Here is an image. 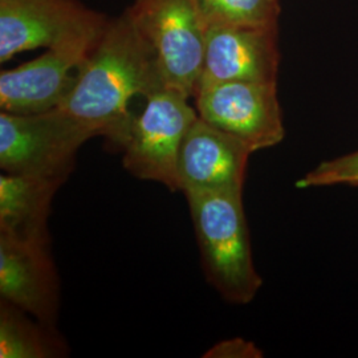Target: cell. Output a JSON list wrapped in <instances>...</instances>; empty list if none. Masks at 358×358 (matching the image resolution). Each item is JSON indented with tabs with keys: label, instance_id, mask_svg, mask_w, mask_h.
<instances>
[{
	"label": "cell",
	"instance_id": "obj_8",
	"mask_svg": "<svg viewBox=\"0 0 358 358\" xmlns=\"http://www.w3.org/2000/svg\"><path fill=\"white\" fill-rule=\"evenodd\" d=\"M279 63L278 28L207 27L196 90L227 81L276 83Z\"/></svg>",
	"mask_w": 358,
	"mask_h": 358
},
{
	"label": "cell",
	"instance_id": "obj_13",
	"mask_svg": "<svg viewBox=\"0 0 358 358\" xmlns=\"http://www.w3.org/2000/svg\"><path fill=\"white\" fill-rule=\"evenodd\" d=\"M24 310L0 300V357L56 358L68 356V346L55 327L29 320Z\"/></svg>",
	"mask_w": 358,
	"mask_h": 358
},
{
	"label": "cell",
	"instance_id": "obj_1",
	"mask_svg": "<svg viewBox=\"0 0 358 358\" xmlns=\"http://www.w3.org/2000/svg\"><path fill=\"white\" fill-rule=\"evenodd\" d=\"M164 88L153 50L128 8L109 20L59 108L118 145L134 117L130 100Z\"/></svg>",
	"mask_w": 358,
	"mask_h": 358
},
{
	"label": "cell",
	"instance_id": "obj_12",
	"mask_svg": "<svg viewBox=\"0 0 358 358\" xmlns=\"http://www.w3.org/2000/svg\"><path fill=\"white\" fill-rule=\"evenodd\" d=\"M65 180L3 173L0 176V234L51 244L48 219L52 199Z\"/></svg>",
	"mask_w": 358,
	"mask_h": 358
},
{
	"label": "cell",
	"instance_id": "obj_6",
	"mask_svg": "<svg viewBox=\"0 0 358 358\" xmlns=\"http://www.w3.org/2000/svg\"><path fill=\"white\" fill-rule=\"evenodd\" d=\"M145 100L141 115L133 117L118 143L124 152V166L137 178L179 192V152L198 112L187 97L166 88L155 90Z\"/></svg>",
	"mask_w": 358,
	"mask_h": 358
},
{
	"label": "cell",
	"instance_id": "obj_2",
	"mask_svg": "<svg viewBox=\"0 0 358 358\" xmlns=\"http://www.w3.org/2000/svg\"><path fill=\"white\" fill-rule=\"evenodd\" d=\"M207 282L232 304H248L263 285L256 272L242 192L185 194Z\"/></svg>",
	"mask_w": 358,
	"mask_h": 358
},
{
	"label": "cell",
	"instance_id": "obj_16",
	"mask_svg": "<svg viewBox=\"0 0 358 358\" xmlns=\"http://www.w3.org/2000/svg\"><path fill=\"white\" fill-rule=\"evenodd\" d=\"M206 358H260L263 352L257 346L243 338H230L220 341L206 352Z\"/></svg>",
	"mask_w": 358,
	"mask_h": 358
},
{
	"label": "cell",
	"instance_id": "obj_7",
	"mask_svg": "<svg viewBox=\"0 0 358 358\" xmlns=\"http://www.w3.org/2000/svg\"><path fill=\"white\" fill-rule=\"evenodd\" d=\"M194 97L202 120L243 142L251 153L285 137L276 83H217L199 88Z\"/></svg>",
	"mask_w": 358,
	"mask_h": 358
},
{
	"label": "cell",
	"instance_id": "obj_5",
	"mask_svg": "<svg viewBox=\"0 0 358 358\" xmlns=\"http://www.w3.org/2000/svg\"><path fill=\"white\" fill-rule=\"evenodd\" d=\"M129 8L153 50L164 87L194 97L206 41L205 22L196 0H136Z\"/></svg>",
	"mask_w": 358,
	"mask_h": 358
},
{
	"label": "cell",
	"instance_id": "obj_9",
	"mask_svg": "<svg viewBox=\"0 0 358 358\" xmlns=\"http://www.w3.org/2000/svg\"><path fill=\"white\" fill-rule=\"evenodd\" d=\"M50 245L0 234V297L35 320L55 327L60 282Z\"/></svg>",
	"mask_w": 358,
	"mask_h": 358
},
{
	"label": "cell",
	"instance_id": "obj_15",
	"mask_svg": "<svg viewBox=\"0 0 358 358\" xmlns=\"http://www.w3.org/2000/svg\"><path fill=\"white\" fill-rule=\"evenodd\" d=\"M334 185L358 186V152L321 162L296 183L300 189Z\"/></svg>",
	"mask_w": 358,
	"mask_h": 358
},
{
	"label": "cell",
	"instance_id": "obj_11",
	"mask_svg": "<svg viewBox=\"0 0 358 358\" xmlns=\"http://www.w3.org/2000/svg\"><path fill=\"white\" fill-rule=\"evenodd\" d=\"M88 55L76 50H48L31 62L1 71V112L36 115L59 108L75 87Z\"/></svg>",
	"mask_w": 358,
	"mask_h": 358
},
{
	"label": "cell",
	"instance_id": "obj_4",
	"mask_svg": "<svg viewBox=\"0 0 358 358\" xmlns=\"http://www.w3.org/2000/svg\"><path fill=\"white\" fill-rule=\"evenodd\" d=\"M97 137L62 108L36 115L0 113V167L4 173L68 179L78 149Z\"/></svg>",
	"mask_w": 358,
	"mask_h": 358
},
{
	"label": "cell",
	"instance_id": "obj_10",
	"mask_svg": "<svg viewBox=\"0 0 358 358\" xmlns=\"http://www.w3.org/2000/svg\"><path fill=\"white\" fill-rule=\"evenodd\" d=\"M251 154L243 142L198 115L179 152V190L183 194L243 192Z\"/></svg>",
	"mask_w": 358,
	"mask_h": 358
},
{
	"label": "cell",
	"instance_id": "obj_14",
	"mask_svg": "<svg viewBox=\"0 0 358 358\" xmlns=\"http://www.w3.org/2000/svg\"><path fill=\"white\" fill-rule=\"evenodd\" d=\"M206 28L211 26L278 28L279 0H196Z\"/></svg>",
	"mask_w": 358,
	"mask_h": 358
},
{
	"label": "cell",
	"instance_id": "obj_3",
	"mask_svg": "<svg viewBox=\"0 0 358 358\" xmlns=\"http://www.w3.org/2000/svg\"><path fill=\"white\" fill-rule=\"evenodd\" d=\"M108 23L80 0H0V63L36 48L90 53Z\"/></svg>",
	"mask_w": 358,
	"mask_h": 358
}]
</instances>
